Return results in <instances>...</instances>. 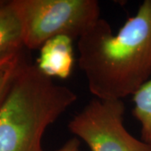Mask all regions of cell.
Instances as JSON below:
<instances>
[{"label":"cell","mask_w":151,"mask_h":151,"mask_svg":"<svg viewBox=\"0 0 151 151\" xmlns=\"http://www.w3.org/2000/svg\"><path fill=\"white\" fill-rule=\"evenodd\" d=\"M78 65L96 98L123 100L151 74V0H145L116 35L102 17L77 40Z\"/></svg>","instance_id":"6da1fadb"},{"label":"cell","mask_w":151,"mask_h":151,"mask_svg":"<svg viewBox=\"0 0 151 151\" xmlns=\"http://www.w3.org/2000/svg\"><path fill=\"white\" fill-rule=\"evenodd\" d=\"M4 1H3V0H0V5H1V4L4 3Z\"/></svg>","instance_id":"30bf717a"},{"label":"cell","mask_w":151,"mask_h":151,"mask_svg":"<svg viewBox=\"0 0 151 151\" xmlns=\"http://www.w3.org/2000/svg\"><path fill=\"white\" fill-rule=\"evenodd\" d=\"M73 39L57 36L44 44L40 49L37 67L50 78L69 77L75 63Z\"/></svg>","instance_id":"5b68a950"},{"label":"cell","mask_w":151,"mask_h":151,"mask_svg":"<svg viewBox=\"0 0 151 151\" xmlns=\"http://www.w3.org/2000/svg\"><path fill=\"white\" fill-rule=\"evenodd\" d=\"M24 32L16 1H4L0 5V56L22 52Z\"/></svg>","instance_id":"8992f818"},{"label":"cell","mask_w":151,"mask_h":151,"mask_svg":"<svg viewBox=\"0 0 151 151\" xmlns=\"http://www.w3.org/2000/svg\"><path fill=\"white\" fill-rule=\"evenodd\" d=\"M123 100L94 97L68 123V129L91 151H151L124 126Z\"/></svg>","instance_id":"277c9868"},{"label":"cell","mask_w":151,"mask_h":151,"mask_svg":"<svg viewBox=\"0 0 151 151\" xmlns=\"http://www.w3.org/2000/svg\"><path fill=\"white\" fill-rule=\"evenodd\" d=\"M133 114L141 126V139L151 145V79L133 95Z\"/></svg>","instance_id":"52a82bcc"},{"label":"cell","mask_w":151,"mask_h":151,"mask_svg":"<svg viewBox=\"0 0 151 151\" xmlns=\"http://www.w3.org/2000/svg\"><path fill=\"white\" fill-rule=\"evenodd\" d=\"M24 24V46L40 50L57 36L73 40L101 18L97 0H15Z\"/></svg>","instance_id":"3957f363"},{"label":"cell","mask_w":151,"mask_h":151,"mask_svg":"<svg viewBox=\"0 0 151 151\" xmlns=\"http://www.w3.org/2000/svg\"><path fill=\"white\" fill-rule=\"evenodd\" d=\"M24 62L22 52L0 56V103L12 80Z\"/></svg>","instance_id":"ba28073f"},{"label":"cell","mask_w":151,"mask_h":151,"mask_svg":"<svg viewBox=\"0 0 151 151\" xmlns=\"http://www.w3.org/2000/svg\"><path fill=\"white\" fill-rule=\"evenodd\" d=\"M80 145V140L75 137L66 141L60 148L55 151H81Z\"/></svg>","instance_id":"9c48e42d"},{"label":"cell","mask_w":151,"mask_h":151,"mask_svg":"<svg viewBox=\"0 0 151 151\" xmlns=\"http://www.w3.org/2000/svg\"><path fill=\"white\" fill-rule=\"evenodd\" d=\"M76 99L69 87L24 62L0 103V151H43L46 129Z\"/></svg>","instance_id":"7a4b0ae2"}]
</instances>
